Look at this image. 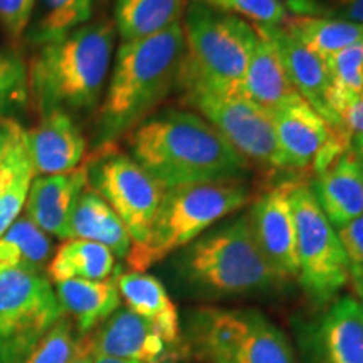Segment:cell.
<instances>
[{"label":"cell","mask_w":363,"mask_h":363,"mask_svg":"<svg viewBox=\"0 0 363 363\" xmlns=\"http://www.w3.org/2000/svg\"><path fill=\"white\" fill-rule=\"evenodd\" d=\"M185 52L177 86L220 96H240L244 78L256 48V27L238 16L216 11L201 0L185 9Z\"/></svg>","instance_id":"5"},{"label":"cell","mask_w":363,"mask_h":363,"mask_svg":"<svg viewBox=\"0 0 363 363\" xmlns=\"http://www.w3.org/2000/svg\"><path fill=\"white\" fill-rule=\"evenodd\" d=\"M184 52L182 22L148 38L121 43L99 108L96 148L115 145L169 96L177 86Z\"/></svg>","instance_id":"2"},{"label":"cell","mask_w":363,"mask_h":363,"mask_svg":"<svg viewBox=\"0 0 363 363\" xmlns=\"http://www.w3.org/2000/svg\"><path fill=\"white\" fill-rule=\"evenodd\" d=\"M184 103L195 108L249 163L284 169L274 121L267 111L246 98L220 96L207 91H187Z\"/></svg>","instance_id":"11"},{"label":"cell","mask_w":363,"mask_h":363,"mask_svg":"<svg viewBox=\"0 0 363 363\" xmlns=\"http://www.w3.org/2000/svg\"><path fill=\"white\" fill-rule=\"evenodd\" d=\"M281 27L323 61L331 54L363 40L362 24L328 17L288 16Z\"/></svg>","instance_id":"26"},{"label":"cell","mask_w":363,"mask_h":363,"mask_svg":"<svg viewBox=\"0 0 363 363\" xmlns=\"http://www.w3.org/2000/svg\"><path fill=\"white\" fill-rule=\"evenodd\" d=\"M296 182L286 180L254 201L247 212L254 240L281 281L298 278L296 229L289 194Z\"/></svg>","instance_id":"13"},{"label":"cell","mask_w":363,"mask_h":363,"mask_svg":"<svg viewBox=\"0 0 363 363\" xmlns=\"http://www.w3.org/2000/svg\"><path fill=\"white\" fill-rule=\"evenodd\" d=\"M34 7L35 0H0V26L13 43L24 38L29 29Z\"/></svg>","instance_id":"35"},{"label":"cell","mask_w":363,"mask_h":363,"mask_svg":"<svg viewBox=\"0 0 363 363\" xmlns=\"http://www.w3.org/2000/svg\"><path fill=\"white\" fill-rule=\"evenodd\" d=\"M189 338L207 363H298L283 331L256 311L197 310Z\"/></svg>","instance_id":"7"},{"label":"cell","mask_w":363,"mask_h":363,"mask_svg":"<svg viewBox=\"0 0 363 363\" xmlns=\"http://www.w3.org/2000/svg\"><path fill=\"white\" fill-rule=\"evenodd\" d=\"M259 34L272 40L278 49L283 65L288 72L289 81L298 91V94L325 118L333 128H342V123L333 111L330 110L326 94L330 88V74L325 61L318 57L315 52L298 43L293 35H289L281 26H254ZM345 131V130H343Z\"/></svg>","instance_id":"17"},{"label":"cell","mask_w":363,"mask_h":363,"mask_svg":"<svg viewBox=\"0 0 363 363\" xmlns=\"http://www.w3.org/2000/svg\"><path fill=\"white\" fill-rule=\"evenodd\" d=\"M115 38V22L101 19L39 45L27 69L30 96L40 115L96 106L111 67Z\"/></svg>","instance_id":"3"},{"label":"cell","mask_w":363,"mask_h":363,"mask_svg":"<svg viewBox=\"0 0 363 363\" xmlns=\"http://www.w3.org/2000/svg\"><path fill=\"white\" fill-rule=\"evenodd\" d=\"M130 157L163 189L240 179L249 163L199 113L169 110L126 135Z\"/></svg>","instance_id":"1"},{"label":"cell","mask_w":363,"mask_h":363,"mask_svg":"<svg viewBox=\"0 0 363 363\" xmlns=\"http://www.w3.org/2000/svg\"><path fill=\"white\" fill-rule=\"evenodd\" d=\"M88 187V167L56 175H38L30 184L26 201V217L43 233L54 238L71 239V216L79 195Z\"/></svg>","instance_id":"16"},{"label":"cell","mask_w":363,"mask_h":363,"mask_svg":"<svg viewBox=\"0 0 363 363\" xmlns=\"http://www.w3.org/2000/svg\"><path fill=\"white\" fill-rule=\"evenodd\" d=\"M69 229L71 239L101 244L120 259H126L133 246L128 230L116 212L89 185L81 192L76 202Z\"/></svg>","instance_id":"22"},{"label":"cell","mask_w":363,"mask_h":363,"mask_svg":"<svg viewBox=\"0 0 363 363\" xmlns=\"http://www.w3.org/2000/svg\"><path fill=\"white\" fill-rule=\"evenodd\" d=\"M116 271V257L110 249L83 239H67L54 252L48 276L54 283L69 279L103 281Z\"/></svg>","instance_id":"24"},{"label":"cell","mask_w":363,"mask_h":363,"mask_svg":"<svg viewBox=\"0 0 363 363\" xmlns=\"http://www.w3.org/2000/svg\"><path fill=\"white\" fill-rule=\"evenodd\" d=\"M116 284L128 310L148 320L169 345L179 342V313L167 289L155 276L130 271L118 274Z\"/></svg>","instance_id":"21"},{"label":"cell","mask_w":363,"mask_h":363,"mask_svg":"<svg viewBox=\"0 0 363 363\" xmlns=\"http://www.w3.org/2000/svg\"><path fill=\"white\" fill-rule=\"evenodd\" d=\"M286 170L313 169L315 175L352 148V138L333 128L301 96L272 113Z\"/></svg>","instance_id":"12"},{"label":"cell","mask_w":363,"mask_h":363,"mask_svg":"<svg viewBox=\"0 0 363 363\" xmlns=\"http://www.w3.org/2000/svg\"><path fill=\"white\" fill-rule=\"evenodd\" d=\"M249 199L251 190L240 179L167 189L147 240L131 246L126 262L131 271L145 272L201 238L216 222L246 206Z\"/></svg>","instance_id":"6"},{"label":"cell","mask_w":363,"mask_h":363,"mask_svg":"<svg viewBox=\"0 0 363 363\" xmlns=\"http://www.w3.org/2000/svg\"><path fill=\"white\" fill-rule=\"evenodd\" d=\"M52 244L33 220L21 217L0 238V272L9 269H27L43 272L49 264Z\"/></svg>","instance_id":"28"},{"label":"cell","mask_w":363,"mask_h":363,"mask_svg":"<svg viewBox=\"0 0 363 363\" xmlns=\"http://www.w3.org/2000/svg\"><path fill=\"white\" fill-rule=\"evenodd\" d=\"M96 355L138 363H162L169 343L155 326L128 308H120L104 321L93 337Z\"/></svg>","instance_id":"19"},{"label":"cell","mask_w":363,"mask_h":363,"mask_svg":"<svg viewBox=\"0 0 363 363\" xmlns=\"http://www.w3.org/2000/svg\"><path fill=\"white\" fill-rule=\"evenodd\" d=\"M293 16L328 17L363 26V0H286Z\"/></svg>","instance_id":"34"},{"label":"cell","mask_w":363,"mask_h":363,"mask_svg":"<svg viewBox=\"0 0 363 363\" xmlns=\"http://www.w3.org/2000/svg\"><path fill=\"white\" fill-rule=\"evenodd\" d=\"M62 316L56 291L43 272H0V363L24 362Z\"/></svg>","instance_id":"9"},{"label":"cell","mask_w":363,"mask_h":363,"mask_svg":"<svg viewBox=\"0 0 363 363\" xmlns=\"http://www.w3.org/2000/svg\"><path fill=\"white\" fill-rule=\"evenodd\" d=\"M35 177L71 172L83 163L86 140L71 113L52 110L40 115L39 123L22 133Z\"/></svg>","instance_id":"15"},{"label":"cell","mask_w":363,"mask_h":363,"mask_svg":"<svg viewBox=\"0 0 363 363\" xmlns=\"http://www.w3.org/2000/svg\"><path fill=\"white\" fill-rule=\"evenodd\" d=\"M289 202L296 229L299 284L313 305L326 306L348 283L350 259L310 185L296 182Z\"/></svg>","instance_id":"8"},{"label":"cell","mask_w":363,"mask_h":363,"mask_svg":"<svg viewBox=\"0 0 363 363\" xmlns=\"http://www.w3.org/2000/svg\"><path fill=\"white\" fill-rule=\"evenodd\" d=\"M311 192L335 229L363 214V158L350 148L316 175Z\"/></svg>","instance_id":"18"},{"label":"cell","mask_w":363,"mask_h":363,"mask_svg":"<svg viewBox=\"0 0 363 363\" xmlns=\"http://www.w3.org/2000/svg\"><path fill=\"white\" fill-rule=\"evenodd\" d=\"M86 167L89 187L116 212L133 246L143 244L152 230L165 189L130 155L118 152L115 145L96 148Z\"/></svg>","instance_id":"10"},{"label":"cell","mask_w":363,"mask_h":363,"mask_svg":"<svg viewBox=\"0 0 363 363\" xmlns=\"http://www.w3.org/2000/svg\"><path fill=\"white\" fill-rule=\"evenodd\" d=\"M22 133L9 150L6 158L0 162V238L24 211L27 194L35 177Z\"/></svg>","instance_id":"27"},{"label":"cell","mask_w":363,"mask_h":363,"mask_svg":"<svg viewBox=\"0 0 363 363\" xmlns=\"http://www.w3.org/2000/svg\"><path fill=\"white\" fill-rule=\"evenodd\" d=\"M76 343L78 338L74 337L72 321L62 316L22 363H69L74 355Z\"/></svg>","instance_id":"33"},{"label":"cell","mask_w":363,"mask_h":363,"mask_svg":"<svg viewBox=\"0 0 363 363\" xmlns=\"http://www.w3.org/2000/svg\"><path fill=\"white\" fill-rule=\"evenodd\" d=\"M352 148L355 150L358 155L363 158V135L353 136V138H352Z\"/></svg>","instance_id":"42"},{"label":"cell","mask_w":363,"mask_h":363,"mask_svg":"<svg viewBox=\"0 0 363 363\" xmlns=\"http://www.w3.org/2000/svg\"><path fill=\"white\" fill-rule=\"evenodd\" d=\"M94 343L93 337L89 335H79L78 343H76L74 355H72L69 363H93L94 362Z\"/></svg>","instance_id":"39"},{"label":"cell","mask_w":363,"mask_h":363,"mask_svg":"<svg viewBox=\"0 0 363 363\" xmlns=\"http://www.w3.org/2000/svg\"><path fill=\"white\" fill-rule=\"evenodd\" d=\"M340 123L350 138L363 135V93L340 113Z\"/></svg>","instance_id":"37"},{"label":"cell","mask_w":363,"mask_h":363,"mask_svg":"<svg viewBox=\"0 0 363 363\" xmlns=\"http://www.w3.org/2000/svg\"><path fill=\"white\" fill-rule=\"evenodd\" d=\"M187 0H116L115 27L120 38L136 40L180 22Z\"/></svg>","instance_id":"25"},{"label":"cell","mask_w":363,"mask_h":363,"mask_svg":"<svg viewBox=\"0 0 363 363\" xmlns=\"http://www.w3.org/2000/svg\"><path fill=\"white\" fill-rule=\"evenodd\" d=\"M325 65L330 74L326 101L340 120V113L363 93V40L331 54Z\"/></svg>","instance_id":"30"},{"label":"cell","mask_w":363,"mask_h":363,"mask_svg":"<svg viewBox=\"0 0 363 363\" xmlns=\"http://www.w3.org/2000/svg\"><path fill=\"white\" fill-rule=\"evenodd\" d=\"M93 6L94 0H35L27 35L38 45L65 38L88 24L93 16Z\"/></svg>","instance_id":"29"},{"label":"cell","mask_w":363,"mask_h":363,"mask_svg":"<svg viewBox=\"0 0 363 363\" xmlns=\"http://www.w3.org/2000/svg\"><path fill=\"white\" fill-rule=\"evenodd\" d=\"M338 239L353 264H363V214L337 229Z\"/></svg>","instance_id":"36"},{"label":"cell","mask_w":363,"mask_h":363,"mask_svg":"<svg viewBox=\"0 0 363 363\" xmlns=\"http://www.w3.org/2000/svg\"><path fill=\"white\" fill-rule=\"evenodd\" d=\"M22 130L24 128L16 120L0 116V162L6 158L9 150L12 148V145L21 136Z\"/></svg>","instance_id":"38"},{"label":"cell","mask_w":363,"mask_h":363,"mask_svg":"<svg viewBox=\"0 0 363 363\" xmlns=\"http://www.w3.org/2000/svg\"><path fill=\"white\" fill-rule=\"evenodd\" d=\"M174 269L182 288L202 298L246 296L281 283L254 240L247 214L185 246L175 256Z\"/></svg>","instance_id":"4"},{"label":"cell","mask_w":363,"mask_h":363,"mask_svg":"<svg viewBox=\"0 0 363 363\" xmlns=\"http://www.w3.org/2000/svg\"><path fill=\"white\" fill-rule=\"evenodd\" d=\"M348 281L352 283L353 293L357 294V301L363 306V264H353V262H350Z\"/></svg>","instance_id":"40"},{"label":"cell","mask_w":363,"mask_h":363,"mask_svg":"<svg viewBox=\"0 0 363 363\" xmlns=\"http://www.w3.org/2000/svg\"><path fill=\"white\" fill-rule=\"evenodd\" d=\"M93 363H138V362L120 360V358H113V357H106V355H94Z\"/></svg>","instance_id":"41"},{"label":"cell","mask_w":363,"mask_h":363,"mask_svg":"<svg viewBox=\"0 0 363 363\" xmlns=\"http://www.w3.org/2000/svg\"><path fill=\"white\" fill-rule=\"evenodd\" d=\"M30 99L29 69L19 54L0 48V116L12 118L26 110Z\"/></svg>","instance_id":"31"},{"label":"cell","mask_w":363,"mask_h":363,"mask_svg":"<svg viewBox=\"0 0 363 363\" xmlns=\"http://www.w3.org/2000/svg\"><path fill=\"white\" fill-rule=\"evenodd\" d=\"M242 94L271 116L279 108L299 98L298 91L289 81L278 49L264 34H259L252 51L246 78H244Z\"/></svg>","instance_id":"20"},{"label":"cell","mask_w":363,"mask_h":363,"mask_svg":"<svg viewBox=\"0 0 363 363\" xmlns=\"http://www.w3.org/2000/svg\"><path fill=\"white\" fill-rule=\"evenodd\" d=\"M56 296L62 311L76 321L79 335H88L91 330L120 310L121 305L116 278L62 281L56 283Z\"/></svg>","instance_id":"23"},{"label":"cell","mask_w":363,"mask_h":363,"mask_svg":"<svg viewBox=\"0 0 363 363\" xmlns=\"http://www.w3.org/2000/svg\"><path fill=\"white\" fill-rule=\"evenodd\" d=\"M306 363H363V306L343 296L301 333Z\"/></svg>","instance_id":"14"},{"label":"cell","mask_w":363,"mask_h":363,"mask_svg":"<svg viewBox=\"0 0 363 363\" xmlns=\"http://www.w3.org/2000/svg\"><path fill=\"white\" fill-rule=\"evenodd\" d=\"M216 11L249 19L252 26H283L288 11L283 0H201Z\"/></svg>","instance_id":"32"}]
</instances>
